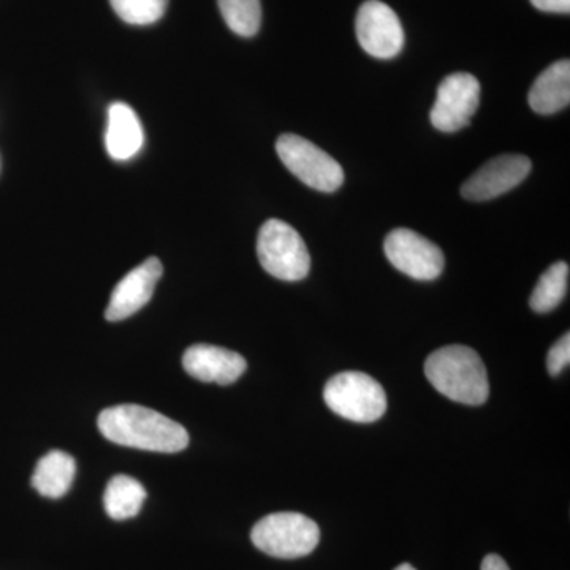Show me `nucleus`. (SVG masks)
I'll use <instances>...</instances> for the list:
<instances>
[{"label":"nucleus","instance_id":"9","mask_svg":"<svg viewBox=\"0 0 570 570\" xmlns=\"http://www.w3.org/2000/svg\"><path fill=\"white\" fill-rule=\"evenodd\" d=\"M360 47L376 59H393L404 47V31L400 18L387 3L366 0L360 7L355 21Z\"/></svg>","mask_w":570,"mask_h":570},{"label":"nucleus","instance_id":"10","mask_svg":"<svg viewBox=\"0 0 570 570\" xmlns=\"http://www.w3.org/2000/svg\"><path fill=\"white\" fill-rule=\"evenodd\" d=\"M531 167V160L521 154L494 157L461 186V195L471 202L493 200L523 183Z\"/></svg>","mask_w":570,"mask_h":570},{"label":"nucleus","instance_id":"8","mask_svg":"<svg viewBox=\"0 0 570 570\" xmlns=\"http://www.w3.org/2000/svg\"><path fill=\"white\" fill-rule=\"evenodd\" d=\"M390 264L404 275L417 281H433L441 276L445 258L434 243L409 228L390 232L384 243Z\"/></svg>","mask_w":570,"mask_h":570},{"label":"nucleus","instance_id":"20","mask_svg":"<svg viewBox=\"0 0 570 570\" xmlns=\"http://www.w3.org/2000/svg\"><path fill=\"white\" fill-rule=\"evenodd\" d=\"M570 363V335L566 333L564 336L550 348L549 356H547V367H549L550 376H558L561 374Z\"/></svg>","mask_w":570,"mask_h":570},{"label":"nucleus","instance_id":"12","mask_svg":"<svg viewBox=\"0 0 570 570\" xmlns=\"http://www.w3.org/2000/svg\"><path fill=\"white\" fill-rule=\"evenodd\" d=\"M183 366L197 381L230 385L246 373L247 363L228 348L195 344L184 352Z\"/></svg>","mask_w":570,"mask_h":570},{"label":"nucleus","instance_id":"18","mask_svg":"<svg viewBox=\"0 0 570 570\" xmlns=\"http://www.w3.org/2000/svg\"><path fill=\"white\" fill-rule=\"evenodd\" d=\"M220 14L232 32L254 37L262 24L261 0H217Z\"/></svg>","mask_w":570,"mask_h":570},{"label":"nucleus","instance_id":"1","mask_svg":"<svg viewBox=\"0 0 570 570\" xmlns=\"http://www.w3.org/2000/svg\"><path fill=\"white\" fill-rule=\"evenodd\" d=\"M97 425L104 438L124 448L178 453L189 445L186 428L138 404L105 409L100 412Z\"/></svg>","mask_w":570,"mask_h":570},{"label":"nucleus","instance_id":"11","mask_svg":"<svg viewBox=\"0 0 570 570\" xmlns=\"http://www.w3.org/2000/svg\"><path fill=\"white\" fill-rule=\"evenodd\" d=\"M163 275V262L157 257H149L129 275L124 276L121 283L112 291L110 303L105 311L107 321L121 322L148 305Z\"/></svg>","mask_w":570,"mask_h":570},{"label":"nucleus","instance_id":"6","mask_svg":"<svg viewBox=\"0 0 570 570\" xmlns=\"http://www.w3.org/2000/svg\"><path fill=\"white\" fill-rule=\"evenodd\" d=\"M276 151L285 168L318 193H336L344 183V170L324 149L299 135H281Z\"/></svg>","mask_w":570,"mask_h":570},{"label":"nucleus","instance_id":"2","mask_svg":"<svg viewBox=\"0 0 570 570\" xmlns=\"http://www.w3.org/2000/svg\"><path fill=\"white\" fill-rule=\"evenodd\" d=\"M425 376L442 395L468 406H480L490 396L489 374L478 352L466 346H448L425 362Z\"/></svg>","mask_w":570,"mask_h":570},{"label":"nucleus","instance_id":"7","mask_svg":"<svg viewBox=\"0 0 570 570\" xmlns=\"http://www.w3.org/2000/svg\"><path fill=\"white\" fill-rule=\"evenodd\" d=\"M480 82L466 71L449 75L438 88L431 124L445 134L459 132L471 122L479 108Z\"/></svg>","mask_w":570,"mask_h":570},{"label":"nucleus","instance_id":"14","mask_svg":"<svg viewBox=\"0 0 570 570\" xmlns=\"http://www.w3.org/2000/svg\"><path fill=\"white\" fill-rule=\"evenodd\" d=\"M530 107L539 115H554L570 102V62L568 59L551 63L531 86Z\"/></svg>","mask_w":570,"mask_h":570},{"label":"nucleus","instance_id":"4","mask_svg":"<svg viewBox=\"0 0 570 570\" xmlns=\"http://www.w3.org/2000/svg\"><path fill=\"white\" fill-rule=\"evenodd\" d=\"M257 255L268 275L287 283L305 279L311 269L309 250L302 235L284 220L269 219L262 225Z\"/></svg>","mask_w":570,"mask_h":570},{"label":"nucleus","instance_id":"3","mask_svg":"<svg viewBox=\"0 0 570 570\" xmlns=\"http://www.w3.org/2000/svg\"><path fill=\"white\" fill-rule=\"evenodd\" d=\"M258 550L281 560H295L313 553L321 540L314 520L296 512L272 513L258 521L250 532Z\"/></svg>","mask_w":570,"mask_h":570},{"label":"nucleus","instance_id":"23","mask_svg":"<svg viewBox=\"0 0 570 570\" xmlns=\"http://www.w3.org/2000/svg\"><path fill=\"white\" fill-rule=\"evenodd\" d=\"M395 570H417V569L412 568L411 564H401V566H397V568Z\"/></svg>","mask_w":570,"mask_h":570},{"label":"nucleus","instance_id":"15","mask_svg":"<svg viewBox=\"0 0 570 570\" xmlns=\"http://www.w3.org/2000/svg\"><path fill=\"white\" fill-rule=\"evenodd\" d=\"M77 475V461L69 453L52 450L41 456L32 474V487L41 497L58 499L69 493Z\"/></svg>","mask_w":570,"mask_h":570},{"label":"nucleus","instance_id":"17","mask_svg":"<svg viewBox=\"0 0 570 570\" xmlns=\"http://www.w3.org/2000/svg\"><path fill=\"white\" fill-rule=\"evenodd\" d=\"M569 285V265L566 262H557L540 276L534 292L530 298L532 311L539 314L550 313L561 305Z\"/></svg>","mask_w":570,"mask_h":570},{"label":"nucleus","instance_id":"19","mask_svg":"<svg viewBox=\"0 0 570 570\" xmlns=\"http://www.w3.org/2000/svg\"><path fill=\"white\" fill-rule=\"evenodd\" d=\"M170 0H110L112 10L127 24L149 26L164 17Z\"/></svg>","mask_w":570,"mask_h":570},{"label":"nucleus","instance_id":"22","mask_svg":"<svg viewBox=\"0 0 570 570\" xmlns=\"http://www.w3.org/2000/svg\"><path fill=\"white\" fill-rule=\"evenodd\" d=\"M480 570H510L508 562L502 560L498 554H489L485 560L482 561V569Z\"/></svg>","mask_w":570,"mask_h":570},{"label":"nucleus","instance_id":"16","mask_svg":"<svg viewBox=\"0 0 570 570\" xmlns=\"http://www.w3.org/2000/svg\"><path fill=\"white\" fill-rule=\"evenodd\" d=\"M145 501V487L138 480L129 478V475H115L105 489V512L108 513L111 520L134 519L140 513Z\"/></svg>","mask_w":570,"mask_h":570},{"label":"nucleus","instance_id":"21","mask_svg":"<svg viewBox=\"0 0 570 570\" xmlns=\"http://www.w3.org/2000/svg\"><path fill=\"white\" fill-rule=\"evenodd\" d=\"M531 3L546 13H570V0H531Z\"/></svg>","mask_w":570,"mask_h":570},{"label":"nucleus","instance_id":"13","mask_svg":"<svg viewBox=\"0 0 570 570\" xmlns=\"http://www.w3.org/2000/svg\"><path fill=\"white\" fill-rule=\"evenodd\" d=\"M145 145V132L137 112L122 102L108 108V126L105 132V146L108 156L118 163L134 159Z\"/></svg>","mask_w":570,"mask_h":570},{"label":"nucleus","instance_id":"5","mask_svg":"<svg viewBox=\"0 0 570 570\" xmlns=\"http://www.w3.org/2000/svg\"><path fill=\"white\" fill-rule=\"evenodd\" d=\"M326 406L343 419L356 423H373L387 411L385 390L365 373L347 371L326 382Z\"/></svg>","mask_w":570,"mask_h":570}]
</instances>
